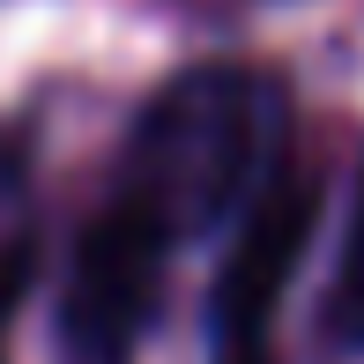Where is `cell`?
<instances>
[{
	"mask_svg": "<svg viewBox=\"0 0 364 364\" xmlns=\"http://www.w3.org/2000/svg\"><path fill=\"white\" fill-rule=\"evenodd\" d=\"M268 97L245 68H186L141 105L119 164V201H134L164 238H208L260 186Z\"/></svg>",
	"mask_w": 364,
	"mask_h": 364,
	"instance_id": "cell-1",
	"label": "cell"
},
{
	"mask_svg": "<svg viewBox=\"0 0 364 364\" xmlns=\"http://www.w3.org/2000/svg\"><path fill=\"white\" fill-rule=\"evenodd\" d=\"M164 260L171 238L112 193L75 238L68 290H60V350L68 364H134L164 305Z\"/></svg>",
	"mask_w": 364,
	"mask_h": 364,
	"instance_id": "cell-2",
	"label": "cell"
},
{
	"mask_svg": "<svg viewBox=\"0 0 364 364\" xmlns=\"http://www.w3.org/2000/svg\"><path fill=\"white\" fill-rule=\"evenodd\" d=\"M320 193L312 178L275 171L238 208V238L223 253L216 297H208V364H275V320L297 283V260L312 245Z\"/></svg>",
	"mask_w": 364,
	"mask_h": 364,
	"instance_id": "cell-3",
	"label": "cell"
},
{
	"mask_svg": "<svg viewBox=\"0 0 364 364\" xmlns=\"http://www.w3.org/2000/svg\"><path fill=\"white\" fill-rule=\"evenodd\" d=\"M335 350H364V178H357V208H350V238H342L335 283H327V312H320Z\"/></svg>",
	"mask_w": 364,
	"mask_h": 364,
	"instance_id": "cell-4",
	"label": "cell"
},
{
	"mask_svg": "<svg viewBox=\"0 0 364 364\" xmlns=\"http://www.w3.org/2000/svg\"><path fill=\"white\" fill-rule=\"evenodd\" d=\"M15 290H23V253L0 260V364H8V320H15Z\"/></svg>",
	"mask_w": 364,
	"mask_h": 364,
	"instance_id": "cell-5",
	"label": "cell"
}]
</instances>
